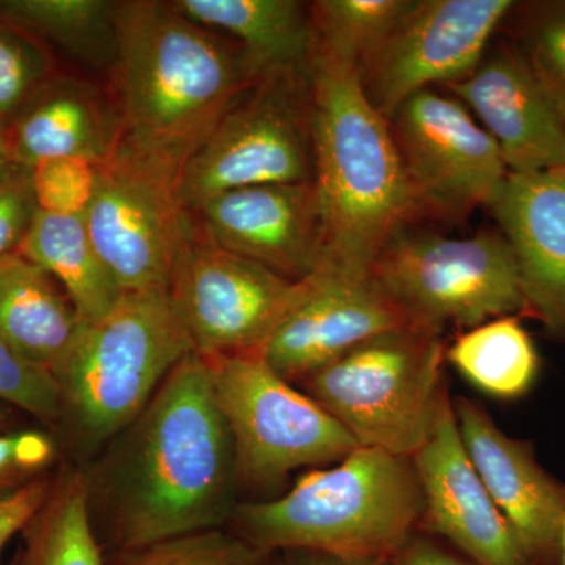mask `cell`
<instances>
[{
	"instance_id": "6da1fadb",
	"label": "cell",
	"mask_w": 565,
	"mask_h": 565,
	"mask_svg": "<svg viewBox=\"0 0 565 565\" xmlns=\"http://www.w3.org/2000/svg\"><path fill=\"white\" fill-rule=\"evenodd\" d=\"M84 476L93 526L111 553L228 525L236 455L202 356L174 367Z\"/></svg>"
},
{
	"instance_id": "7a4b0ae2",
	"label": "cell",
	"mask_w": 565,
	"mask_h": 565,
	"mask_svg": "<svg viewBox=\"0 0 565 565\" xmlns=\"http://www.w3.org/2000/svg\"><path fill=\"white\" fill-rule=\"evenodd\" d=\"M263 70L234 41L189 21L172 2L118 6L109 71L122 140L184 169Z\"/></svg>"
},
{
	"instance_id": "3957f363",
	"label": "cell",
	"mask_w": 565,
	"mask_h": 565,
	"mask_svg": "<svg viewBox=\"0 0 565 565\" xmlns=\"http://www.w3.org/2000/svg\"><path fill=\"white\" fill-rule=\"evenodd\" d=\"M315 182L327 222V263L371 274L396 234L424 218L390 122L355 66L313 47Z\"/></svg>"
},
{
	"instance_id": "277c9868",
	"label": "cell",
	"mask_w": 565,
	"mask_h": 565,
	"mask_svg": "<svg viewBox=\"0 0 565 565\" xmlns=\"http://www.w3.org/2000/svg\"><path fill=\"white\" fill-rule=\"evenodd\" d=\"M423 512L412 459L359 446L300 476L282 497L237 504L228 525L267 556L303 552L385 565L418 531Z\"/></svg>"
},
{
	"instance_id": "5b68a950",
	"label": "cell",
	"mask_w": 565,
	"mask_h": 565,
	"mask_svg": "<svg viewBox=\"0 0 565 565\" xmlns=\"http://www.w3.org/2000/svg\"><path fill=\"white\" fill-rule=\"evenodd\" d=\"M192 352L169 289L122 294L109 313L79 323L52 373L61 393L57 427L81 455H98Z\"/></svg>"
},
{
	"instance_id": "8992f818",
	"label": "cell",
	"mask_w": 565,
	"mask_h": 565,
	"mask_svg": "<svg viewBox=\"0 0 565 565\" xmlns=\"http://www.w3.org/2000/svg\"><path fill=\"white\" fill-rule=\"evenodd\" d=\"M441 333L403 327L371 338L299 385L363 448L412 459L449 393Z\"/></svg>"
},
{
	"instance_id": "52a82bcc",
	"label": "cell",
	"mask_w": 565,
	"mask_h": 565,
	"mask_svg": "<svg viewBox=\"0 0 565 565\" xmlns=\"http://www.w3.org/2000/svg\"><path fill=\"white\" fill-rule=\"evenodd\" d=\"M315 181L310 62L274 66L230 107L181 173L192 214L222 193Z\"/></svg>"
},
{
	"instance_id": "ba28073f",
	"label": "cell",
	"mask_w": 565,
	"mask_h": 565,
	"mask_svg": "<svg viewBox=\"0 0 565 565\" xmlns=\"http://www.w3.org/2000/svg\"><path fill=\"white\" fill-rule=\"evenodd\" d=\"M203 360L232 434L239 486L270 490L292 471L330 467L359 448L329 412L275 373L262 353Z\"/></svg>"
},
{
	"instance_id": "9c48e42d",
	"label": "cell",
	"mask_w": 565,
	"mask_h": 565,
	"mask_svg": "<svg viewBox=\"0 0 565 565\" xmlns=\"http://www.w3.org/2000/svg\"><path fill=\"white\" fill-rule=\"evenodd\" d=\"M371 274L418 326L438 333L525 316L519 266L503 234L455 239L407 228L390 241Z\"/></svg>"
},
{
	"instance_id": "30bf717a",
	"label": "cell",
	"mask_w": 565,
	"mask_h": 565,
	"mask_svg": "<svg viewBox=\"0 0 565 565\" xmlns=\"http://www.w3.org/2000/svg\"><path fill=\"white\" fill-rule=\"evenodd\" d=\"M181 167L121 139L98 166L88 233L122 294L169 289L195 215L181 199Z\"/></svg>"
},
{
	"instance_id": "8fae6325",
	"label": "cell",
	"mask_w": 565,
	"mask_h": 565,
	"mask_svg": "<svg viewBox=\"0 0 565 565\" xmlns=\"http://www.w3.org/2000/svg\"><path fill=\"white\" fill-rule=\"evenodd\" d=\"M169 292L193 352L210 359L262 353L302 299L305 280H288L225 250L195 217L174 262Z\"/></svg>"
},
{
	"instance_id": "7c38bea8",
	"label": "cell",
	"mask_w": 565,
	"mask_h": 565,
	"mask_svg": "<svg viewBox=\"0 0 565 565\" xmlns=\"http://www.w3.org/2000/svg\"><path fill=\"white\" fill-rule=\"evenodd\" d=\"M388 122L424 218L463 222L508 177L497 141L457 98L426 88Z\"/></svg>"
},
{
	"instance_id": "4fadbf2b",
	"label": "cell",
	"mask_w": 565,
	"mask_h": 565,
	"mask_svg": "<svg viewBox=\"0 0 565 565\" xmlns=\"http://www.w3.org/2000/svg\"><path fill=\"white\" fill-rule=\"evenodd\" d=\"M511 0H414L360 73L371 104L388 120L415 93L470 76Z\"/></svg>"
},
{
	"instance_id": "5bb4252c",
	"label": "cell",
	"mask_w": 565,
	"mask_h": 565,
	"mask_svg": "<svg viewBox=\"0 0 565 565\" xmlns=\"http://www.w3.org/2000/svg\"><path fill=\"white\" fill-rule=\"evenodd\" d=\"M411 326L418 323L373 274L344 273L323 264L305 280L302 299L262 355L275 373L296 385L364 341Z\"/></svg>"
},
{
	"instance_id": "9a60e30c",
	"label": "cell",
	"mask_w": 565,
	"mask_h": 565,
	"mask_svg": "<svg viewBox=\"0 0 565 565\" xmlns=\"http://www.w3.org/2000/svg\"><path fill=\"white\" fill-rule=\"evenodd\" d=\"M204 233L291 281H303L327 263V222L315 181L236 189L195 212Z\"/></svg>"
},
{
	"instance_id": "2e32d148",
	"label": "cell",
	"mask_w": 565,
	"mask_h": 565,
	"mask_svg": "<svg viewBox=\"0 0 565 565\" xmlns=\"http://www.w3.org/2000/svg\"><path fill=\"white\" fill-rule=\"evenodd\" d=\"M412 462L424 500L419 531L441 539L475 565H535L468 459L451 393Z\"/></svg>"
},
{
	"instance_id": "e0dca14e",
	"label": "cell",
	"mask_w": 565,
	"mask_h": 565,
	"mask_svg": "<svg viewBox=\"0 0 565 565\" xmlns=\"http://www.w3.org/2000/svg\"><path fill=\"white\" fill-rule=\"evenodd\" d=\"M468 459L535 565H552L565 519V484L546 471L534 445L505 434L484 405L452 399Z\"/></svg>"
},
{
	"instance_id": "ac0fdd59",
	"label": "cell",
	"mask_w": 565,
	"mask_h": 565,
	"mask_svg": "<svg viewBox=\"0 0 565 565\" xmlns=\"http://www.w3.org/2000/svg\"><path fill=\"white\" fill-rule=\"evenodd\" d=\"M446 88L497 141L509 173L565 170V121L519 51L486 54L470 76Z\"/></svg>"
},
{
	"instance_id": "d6986e66",
	"label": "cell",
	"mask_w": 565,
	"mask_h": 565,
	"mask_svg": "<svg viewBox=\"0 0 565 565\" xmlns=\"http://www.w3.org/2000/svg\"><path fill=\"white\" fill-rule=\"evenodd\" d=\"M487 207L514 252L525 316L565 343V170L508 173Z\"/></svg>"
},
{
	"instance_id": "ffe728a7",
	"label": "cell",
	"mask_w": 565,
	"mask_h": 565,
	"mask_svg": "<svg viewBox=\"0 0 565 565\" xmlns=\"http://www.w3.org/2000/svg\"><path fill=\"white\" fill-rule=\"evenodd\" d=\"M14 162L33 167L55 158L103 163L122 139L110 93L76 77H50L11 118Z\"/></svg>"
},
{
	"instance_id": "44dd1931",
	"label": "cell",
	"mask_w": 565,
	"mask_h": 565,
	"mask_svg": "<svg viewBox=\"0 0 565 565\" xmlns=\"http://www.w3.org/2000/svg\"><path fill=\"white\" fill-rule=\"evenodd\" d=\"M81 319L70 297L39 264L20 252L0 258V338L54 373Z\"/></svg>"
},
{
	"instance_id": "7402d4cb",
	"label": "cell",
	"mask_w": 565,
	"mask_h": 565,
	"mask_svg": "<svg viewBox=\"0 0 565 565\" xmlns=\"http://www.w3.org/2000/svg\"><path fill=\"white\" fill-rule=\"evenodd\" d=\"M174 10L234 41L259 68L305 65L315 47L310 6L297 0H172Z\"/></svg>"
},
{
	"instance_id": "603a6c76",
	"label": "cell",
	"mask_w": 565,
	"mask_h": 565,
	"mask_svg": "<svg viewBox=\"0 0 565 565\" xmlns=\"http://www.w3.org/2000/svg\"><path fill=\"white\" fill-rule=\"evenodd\" d=\"M18 252L62 286L81 322L103 318L122 296L82 215L36 211Z\"/></svg>"
},
{
	"instance_id": "cb8c5ba5",
	"label": "cell",
	"mask_w": 565,
	"mask_h": 565,
	"mask_svg": "<svg viewBox=\"0 0 565 565\" xmlns=\"http://www.w3.org/2000/svg\"><path fill=\"white\" fill-rule=\"evenodd\" d=\"M118 6L110 0H0V22L71 61L109 73L117 57Z\"/></svg>"
},
{
	"instance_id": "d4e9b609",
	"label": "cell",
	"mask_w": 565,
	"mask_h": 565,
	"mask_svg": "<svg viewBox=\"0 0 565 565\" xmlns=\"http://www.w3.org/2000/svg\"><path fill=\"white\" fill-rule=\"evenodd\" d=\"M446 360L476 388L501 401L526 396L541 375V355L519 316L467 330L446 348Z\"/></svg>"
},
{
	"instance_id": "484cf974",
	"label": "cell",
	"mask_w": 565,
	"mask_h": 565,
	"mask_svg": "<svg viewBox=\"0 0 565 565\" xmlns=\"http://www.w3.org/2000/svg\"><path fill=\"white\" fill-rule=\"evenodd\" d=\"M17 565H106L93 526L84 471L54 476L50 497L22 530Z\"/></svg>"
},
{
	"instance_id": "4316f807",
	"label": "cell",
	"mask_w": 565,
	"mask_h": 565,
	"mask_svg": "<svg viewBox=\"0 0 565 565\" xmlns=\"http://www.w3.org/2000/svg\"><path fill=\"white\" fill-rule=\"evenodd\" d=\"M414 0H318L310 6L315 46L362 73Z\"/></svg>"
},
{
	"instance_id": "83f0119b",
	"label": "cell",
	"mask_w": 565,
	"mask_h": 565,
	"mask_svg": "<svg viewBox=\"0 0 565 565\" xmlns=\"http://www.w3.org/2000/svg\"><path fill=\"white\" fill-rule=\"evenodd\" d=\"M270 556L225 527L199 531L106 556V565H269Z\"/></svg>"
},
{
	"instance_id": "f1b7e54d",
	"label": "cell",
	"mask_w": 565,
	"mask_h": 565,
	"mask_svg": "<svg viewBox=\"0 0 565 565\" xmlns=\"http://www.w3.org/2000/svg\"><path fill=\"white\" fill-rule=\"evenodd\" d=\"M546 98L565 121V2L537 10L519 52Z\"/></svg>"
},
{
	"instance_id": "f546056e",
	"label": "cell",
	"mask_w": 565,
	"mask_h": 565,
	"mask_svg": "<svg viewBox=\"0 0 565 565\" xmlns=\"http://www.w3.org/2000/svg\"><path fill=\"white\" fill-rule=\"evenodd\" d=\"M0 403L51 427L61 418V393L54 374L14 351L0 338Z\"/></svg>"
},
{
	"instance_id": "4dcf8cb0",
	"label": "cell",
	"mask_w": 565,
	"mask_h": 565,
	"mask_svg": "<svg viewBox=\"0 0 565 565\" xmlns=\"http://www.w3.org/2000/svg\"><path fill=\"white\" fill-rule=\"evenodd\" d=\"M50 77V58L39 44L0 22V120L10 122Z\"/></svg>"
},
{
	"instance_id": "1f68e13d",
	"label": "cell",
	"mask_w": 565,
	"mask_h": 565,
	"mask_svg": "<svg viewBox=\"0 0 565 565\" xmlns=\"http://www.w3.org/2000/svg\"><path fill=\"white\" fill-rule=\"evenodd\" d=\"M40 211L85 217L95 196L98 163L79 158L46 159L31 167Z\"/></svg>"
},
{
	"instance_id": "d6a6232c",
	"label": "cell",
	"mask_w": 565,
	"mask_h": 565,
	"mask_svg": "<svg viewBox=\"0 0 565 565\" xmlns=\"http://www.w3.org/2000/svg\"><path fill=\"white\" fill-rule=\"evenodd\" d=\"M55 457L57 444L43 430L0 433V503L50 473Z\"/></svg>"
},
{
	"instance_id": "836d02e7",
	"label": "cell",
	"mask_w": 565,
	"mask_h": 565,
	"mask_svg": "<svg viewBox=\"0 0 565 565\" xmlns=\"http://www.w3.org/2000/svg\"><path fill=\"white\" fill-rule=\"evenodd\" d=\"M32 169L11 162L0 170V258L20 250L35 217Z\"/></svg>"
},
{
	"instance_id": "e575fe53",
	"label": "cell",
	"mask_w": 565,
	"mask_h": 565,
	"mask_svg": "<svg viewBox=\"0 0 565 565\" xmlns=\"http://www.w3.org/2000/svg\"><path fill=\"white\" fill-rule=\"evenodd\" d=\"M54 476L36 479L0 503V555L14 535L21 534L50 497Z\"/></svg>"
},
{
	"instance_id": "d590c367",
	"label": "cell",
	"mask_w": 565,
	"mask_h": 565,
	"mask_svg": "<svg viewBox=\"0 0 565 565\" xmlns=\"http://www.w3.org/2000/svg\"><path fill=\"white\" fill-rule=\"evenodd\" d=\"M386 565H475L441 539L415 531Z\"/></svg>"
},
{
	"instance_id": "8d00e7d4",
	"label": "cell",
	"mask_w": 565,
	"mask_h": 565,
	"mask_svg": "<svg viewBox=\"0 0 565 565\" xmlns=\"http://www.w3.org/2000/svg\"><path fill=\"white\" fill-rule=\"evenodd\" d=\"M269 565H366L345 563V561L334 559V557L315 555V553L288 552L280 561L270 556ZM386 565V564H385Z\"/></svg>"
},
{
	"instance_id": "74e56055",
	"label": "cell",
	"mask_w": 565,
	"mask_h": 565,
	"mask_svg": "<svg viewBox=\"0 0 565 565\" xmlns=\"http://www.w3.org/2000/svg\"><path fill=\"white\" fill-rule=\"evenodd\" d=\"M14 162L9 122L0 120V170Z\"/></svg>"
},
{
	"instance_id": "f35d334b",
	"label": "cell",
	"mask_w": 565,
	"mask_h": 565,
	"mask_svg": "<svg viewBox=\"0 0 565 565\" xmlns=\"http://www.w3.org/2000/svg\"><path fill=\"white\" fill-rule=\"evenodd\" d=\"M13 411L14 408L10 407L9 404L0 403V433L11 430L14 422Z\"/></svg>"
},
{
	"instance_id": "ab89813d",
	"label": "cell",
	"mask_w": 565,
	"mask_h": 565,
	"mask_svg": "<svg viewBox=\"0 0 565 565\" xmlns=\"http://www.w3.org/2000/svg\"><path fill=\"white\" fill-rule=\"evenodd\" d=\"M552 565H565V519L559 535H557L556 552Z\"/></svg>"
},
{
	"instance_id": "60d3db41",
	"label": "cell",
	"mask_w": 565,
	"mask_h": 565,
	"mask_svg": "<svg viewBox=\"0 0 565 565\" xmlns=\"http://www.w3.org/2000/svg\"><path fill=\"white\" fill-rule=\"evenodd\" d=\"M7 565H17V563H14V557H13V559H11V561H10V563H9V564H7Z\"/></svg>"
}]
</instances>
